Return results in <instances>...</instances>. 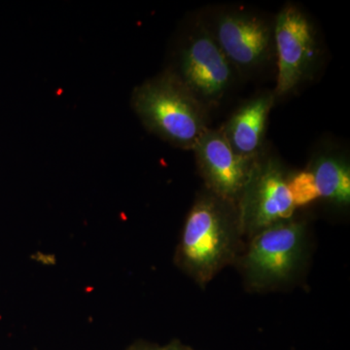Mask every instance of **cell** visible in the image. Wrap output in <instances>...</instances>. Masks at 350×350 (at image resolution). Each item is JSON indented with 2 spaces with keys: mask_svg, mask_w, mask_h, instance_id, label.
<instances>
[{
  "mask_svg": "<svg viewBox=\"0 0 350 350\" xmlns=\"http://www.w3.org/2000/svg\"><path fill=\"white\" fill-rule=\"evenodd\" d=\"M231 206L213 194L202 196L186 219L177 262L200 285L211 282L236 254L241 232Z\"/></svg>",
  "mask_w": 350,
  "mask_h": 350,
  "instance_id": "cell-1",
  "label": "cell"
},
{
  "mask_svg": "<svg viewBox=\"0 0 350 350\" xmlns=\"http://www.w3.org/2000/svg\"><path fill=\"white\" fill-rule=\"evenodd\" d=\"M131 103L148 130L180 148L194 149L208 130L199 100L172 73L138 86Z\"/></svg>",
  "mask_w": 350,
  "mask_h": 350,
  "instance_id": "cell-2",
  "label": "cell"
},
{
  "mask_svg": "<svg viewBox=\"0 0 350 350\" xmlns=\"http://www.w3.org/2000/svg\"><path fill=\"white\" fill-rule=\"evenodd\" d=\"M237 206L239 232L252 237L292 219L297 207L282 165L275 160L256 161Z\"/></svg>",
  "mask_w": 350,
  "mask_h": 350,
  "instance_id": "cell-3",
  "label": "cell"
},
{
  "mask_svg": "<svg viewBox=\"0 0 350 350\" xmlns=\"http://www.w3.org/2000/svg\"><path fill=\"white\" fill-rule=\"evenodd\" d=\"M305 227L293 219L283 221L252 237L243 259L246 276L253 286L284 282L300 264Z\"/></svg>",
  "mask_w": 350,
  "mask_h": 350,
  "instance_id": "cell-4",
  "label": "cell"
},
{
  "mask_svg": "<svg viewBox=\"0 0 350 350\" xmlns=\"http://www.w3.org/2000/svg\"><path fill=\"white\" fill-rule=\"evenodd\" d=\"M193 150L211 194L237 206L250 180L255 159L237 154L223 131L207 130Z\"/></svg>",
  "mask_w": 350,
  "mask_h": 350,
  "instance_id": "cell-5",
  "label": "cell"
},
{
  "mask_svg": "<svg viewBox=\"0 0 350 350\" xmlns=\"http://www.w3.org/2000/svg\"><path fill=\"white\" fill-rule=\"evenodd\" d=\"M275 40L278 57L276 94L291 92L312 68L315 57L313 29L295 6L283 8L276 18Z\"/></svg>",
  "mask_w": 350,
  "mask_h": 350,
  "instance_id": "cell-6",
  "label": "cell"
},
{
  "mask_svg": "<svg viewBox=\"0 0 350 350\" xmlns=\"http://www.w3.org/2000/svg\"><path fill=\"white\" fill-rule=\"evenodd\" d=\"M181 81L196 98L214 101L227 91L232 69L218 43L206 32L198 34L184 49Z\"/></svg>",
  "mask_w": 350,
  "mask_h": 350,
  "instance_id": "cell-7",
  "label": "cell"
},
{
  "mask_svg": "<svg viewBox=\"0 0 350 350\" xmlns=\"http://www.w3.org/2000/svg\"><path fill=\"white\" fill-rule=\"evenodd\" d=\"M271 36L264 21L247 14L232 13L219 20L216 42L229 62L241 68H252L268 57Z\"/></svg>",
  "mask_w": 350,
  "mask_h": 350,
  "instance_id": "cell-8",
  "label": "cell"
},
{
  "mask_svg": "<svg viewBox=\"0 0 350 350\" xmlns=\"http://www.w3.org/2000/svg\"><path fill=\"white\" fill-rule=\"evenodd\" d=\"M275 96L261 94L239 108L226 125L223 133L239 155L255 159L264 139L267 121Z\"/></svg>",
  "mask_w": 350,
  "mask_h": 350,
  "instance_id": "cell-9",
  "label": "cell"
},
{
  "mask_svg": "<svg viewBox=\"0 0 350 350\" xmlns=\"http://www.w3.org/2000/svg\"><path fill=\"white\" fill-rule=\"evenodd\" d=\"M319 192V199L329 200L337 206L350 202V169L342 157H319L310 169Z\"/></svg>",
  "mask_w": 350,
  "mask_h": 350,
  "instance_id": "cell-10",
  "label": "cell"
},
{
  "mask_svg": "<svg viewBox=\"0 0 350 350\" xmlns=\"http://www.w3.org/2000/svg\"><path fill=\"white\" fill-rule=\"evenodd\" d=\"M288 186L296 207L308 206L319 199V192L310 170H301L288 176Z\"/></svg>",
  "mask_w": 350,
  "mask_h": 350,
  "instance_id": "cell-11",
  "label": "cell"
},
{
  "mask_svg": "<svg viewBox=\"0 0 350 350\" xmlns=\"http://www.w3.org/2000/svg\"><path fill=\"white\" fill-rule=\"evenodd\" d=\"M126 350H163V347L156 345L148 344V342H139L131 345Z\"/></svg>",
  "mask_w": 350,
  "mask_h": 350,
  "instance_id": "cell-12",
  "label": "cell"
},
{
  "mask_svg": "<svg viewBox=\"0 0 350 350\" xmlns=\"http://www.w3.org/2000/svg\"><path fill=\"white\" fill-rule=\"evenodd\" d=\"M163 350H194L191 347H186V345H182L178 340H174L170 342L169 345L165 347H163Z\"/></svg>",
  "mask_w": 350,
  "mask_h": 350,
  "instance_id": "cell-13",
  "label": "cell"
}]
</instances>
